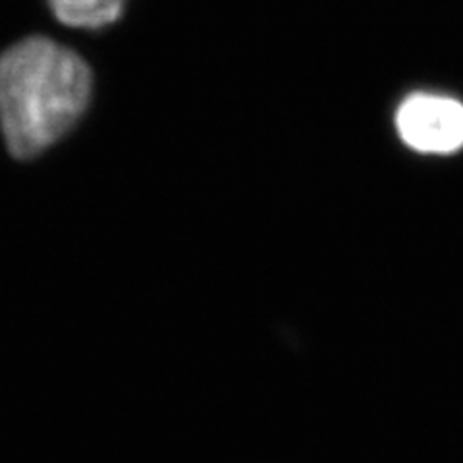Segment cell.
Returning a JSON list of instances; mask_svg holds the SVG:
<instances>
[{"mask_svg": "<svg viewBox=\"0 0 463 463\" xmlns=\"http://www.w3.org/2000/svg\"><path fill=\"white\" fill-rule=\"evenodd\" d=\"M54 18L70 27L95 29L120 18L124 0H49Z\"/></svg>", "mask_w": 463, "mask_h": 463, "instance_id": "cell-3", "label": "cell"}, {"mask_svg": "<svg viewBox=\"0 0 463 463\" xmlns=\"http://www.w3.org/2000/svg\"><path fill=\"white\" fill-rule=\"evenodd\" d=\"M396 129L417 153H458L463 149V103L448 95L413 93L402 100Z\"/></svg>", "mask_w": 463, "mask_h": 463, "instance_id": "cell-2", "label": "cell"}, {"mask_svg": "<svg viewBox=\"0 0 463 463\" xmlns=\"http://www.w3.org/2000/svg\"><path fill=\"white\" fill-rule=\"evenodd\" d=\"M91 70L64 45L27 37L0 54V129L16 158H33L90 105Z\"/></svg>", "mask_w": 463, "mask_h": 463, "instance_id": "cell-1", "label": "cell"}]
</instances>
